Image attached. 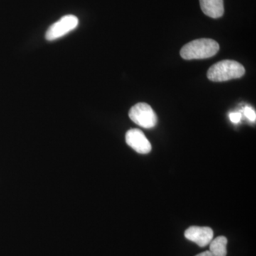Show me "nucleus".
Here are the masks:
<instances>
[{
	"instance_id": "obj_7",
	"label": "nucleus",
	"mask_w": 256,
	"mask_h": 256,
	"mask_svg": "<svg viewBox=\"0 0 256 256\" xmlns=\"http://www.w3.org/2000/svg\"><path fill=\"white\" fill-rule=\"evenodd\" d=\"M202 12L214 18H222L224 13V0H200Z\"/></svg>"
},
{
	"instance_id": "obj_4",
	"label": "nucleus",
	"mask_w": 256,
	"mask_h": 256,
	"mask_svg": "<svg viewBox=\"0 0 256 256\" xmlns=\"http://www.w3.org/2000/svg\"><path fill=\"white\" fill-rule=\"evenodd\" d=\"M78 22L77 16L72 14L66 15L48 28L45 37L48 41H54L62 38L75 30L78 26Z\"/></svg>"
},
{
	"instance_id": "obj_10",
	"label": "nucleus",
	"mask_w": 256,
	"mask_h": 256,
	"mask_svg": "<svg viewBox=\"0 0 256 256\" xmlns=\"http://www.w3.org/2000/svg\"><path fill=\"white\" fill-rule=\"evenodd\" d=\"M242 117V114L239 112H232V114H229L230 121L234 122V124H238V122H240Z\"/></svg>"
},
{
	"instance_id": "obj_2",
	"label": "nucleus",
	"mask_w": 256,
	"mask_h": 256,
	"mask_svg": "<svg viewBox=\"0 0 256 256\" xmlns=\"http://www.w3.org/2000/svg\"><path fill=\"white\" fill-rule=\"evenodd\" d=\"M246 70L242 64L232 60H224L217 62L210 67L207 72V78L212 82H223L239 78L245 74Z\"/></svg>"
},
{
	"instance_id": "obj_11",
	"label": "nucleus",
	"mask_w": 256,
	"mask_h": 256,
	"mask_svg": "<svg viewBox=\"0 0 256 256\" xmlns=\"http://www.w3.org/2000/svg\"><path fill=\"white\" fill-rule=\"evenodd\" d=\"M196 256H214L213 255V254H212L210 252V250H207V252H202V254H198V255H196Z\"/></svg>"
},
{
	"instance_id": "obj_3",
	"label": "nucleus",
	"mask_w": 256,
	"mask_h": 256,
	"mask_svg": "<svg viewBox=\"0 0 256 256\" xmlns=\"http://www.w3.org/2000/svg\"><path fill=\"white\" fill-rule=\"evenodd\" d=\"M130 118L134 124L146 129L154 128L158 122V117L151 106L146 102H139L131 108Z\"/></svg>"
},
{
	"instance_id": "obj_6",
	"label": "nucleus",
	"mask_w": 256,
	"mask_h": 256,
	"mask_svg": "<svg viewBox=\"0 0 256 256\" xmlns=\"http://www.w3.org/2000/svg\"><path fill=\"white\" fill-rule=\"evenodd\" d=\"M184 236L198 246L205 247L213 240L214 232L210 227L191 226L185 230Z\"/></svg>"
},
{
	"instance_id": "obj_1",
	"label": "nucleus",
	"mask_w": 256,
	"mask_h": 256,
	"mask_svg": "<svg viewBox=\"0 0 256 256\" xmlns=\"http://www.w3.org/2000/svg\"><path fill=\"white\" fill-rule=\"evenodd\" d=\"M220 45L212 38H198L186 44L180 50V55L185 60H203L216 54Z\"/></svg>"
},
{
	"instance_id": "obj_8",
	"label": "nucleus",
	"mask_w": 256,
	"mask_h": 256,
	"mask_svg": "<svg viewBox=\"0 0 256 256\" xmlns=\"http://www.w3.org/2000/svg\"><path fill=\"white\" fill-rule=\"evenodd\" d=\"M228 240L225 236H218L210 242V252L214 256H226Z\"/></svg>"
},
{
	"instance_id": "obj_9",
	"label": "nucleus",
	"mask_w": 256,
	"mask_h": 256,
	"mask_svg": "<svg viewBox=\"0 0 256 256\" xmlns=\"http://www.w3.org/2000/svg\"><path fill=\"white\" fill-rule=\"evenodd\" d=\"M244 112L246 117L249 120L252 121V122H255L256 114V111L254 110V109L250 107H248V106H246V107L244 108Z\"/></svg>"
},
{
	"instance_id": "obj_5",
	"label": "nucleus",
	"mask_w": 256,
	"mask_h": 256,
	"mask_svg": "<svg viewBox=\"0 0 256 256\" xmlns=\"http://www.w3.org/2000/svg\"><path fill=\"white\" fill-rule=\"evenodd\" d=\"M126 140L128 146L140 154H148L152 150L150 142L140 130H129L126 134Z\"/></svg>"
}]
</instances>
